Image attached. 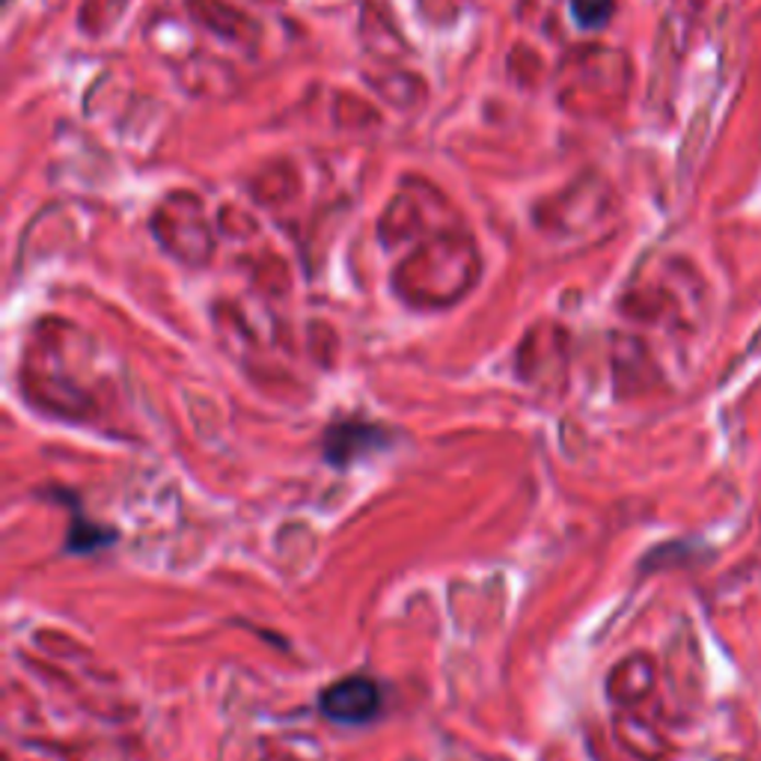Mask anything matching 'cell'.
Listing matches in <instances>:
<instances>
[{
	"label": "cell",
	"instance_id": "2",
	"mask_svg": "<svg viewBox=\"0 0 761 761\" xmlns=\"http://www.w3.org/2000/svg\"><path fill=\"white\" fill-rule=\"evenodd\" d=\"M378 447H384V431L376 426H364V423H343L324 435V456L336 468H345L357 456Z\"/></svg>",
	"mask_w": 761,
	"mask_h": 761
},
{
	"label": "cell",
	"instance_id": "3",
	"mask_svg": "<svg viewBox=\"0 0 761 761\" xmlns=\"http://www.w3.org/2000/svg\"><path fill=\"white\" fill-rule=\"evenodd\" d=\"M114 542V532L99 530L95 523H84L81 518H74L72 530H69V551L74 553H90L105 547V544Z\"/></svg>",
	"mask_w": 761,
	"mask_h": 761
},
{
	"label": "cell",
	"instance_id": "1",
	"mask_svg": "<svg viewBox=\"0 0 761 761\" xmlns=\"http://www.w3.org/2000/svg\"><path fill=\"white\" fill-rule=\"evenodd\" d=\"M319 708L339 726H366L381 714V690L364 676H348L324 690Z\"/></svg>",
	"mask_w": 761,
	"mask_h": 761
},
{
	"label": "cell",
	"instance_id": "4",
	"mask_svg": "<svg viewBox=\"0 0 761 761\" xmlns=\"http://www.w3.org/2000/svg\"><path fill=\"white\" fill-rule=\"evenodd\" d=\"M572 15L580 27H601L613 15V0H572Z\"/></svg>",
	"mask_w": 761,
	"mask_h": 761
}]
</instances>
